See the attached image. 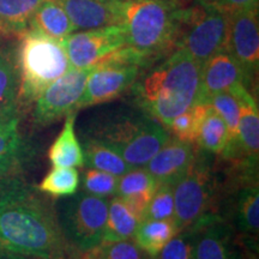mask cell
<instances>
[{
    "label": "cell",
    "instance_id": "3",
    "mask_svg": "<svg viewBox=\"0 0 259 259\" xmlns=\"http://www.w3.org/2000/svg\"><path fill=\"white\" fill-rule=\"evenodd\" d=\"M183 9L179 0H122L120 25L132 63L145 70L176 50Z\"/></svg>",
    "mask_w": 259,
    "mask_h": 259
},
{
    "label": "cell",
    "instance_id": "24",
    "mask_svg": "<svg viewBox=\"0 0 259 259\" xmlns=\"http://www.w3.org/2000/svg\"><path fill=\"white\" fill-rule=\"evenodd\" d=\"M179 234L173 220H143L136 231L135 244L149 257L156 258L164 245Z\"/></svg>",
    "mask_w": 259,
    "mask_h": 259
},
{
    "label": "cell",
    "instance_id": "34",
    "mask_svg": "<svg viewBox=\"0 0 259 259\" xmlns=\"http://www.w3.org/2000/svg\"><path fill=\"white\" fill-rule=\"evenodd\" d=\"M164 245L157 259H193V241L189 232H181Z\"/></svg>",
    "mask_w": 259,
    "mask_h": 259
},
{
    "label": "cell",
    "instance_id": "19",
    "mask_svg": "<svg viewBox=\"0 0 259 259\" xmlns=\"http://www.w3.org/2000/svg\"><path fill=\"white\" fill-rule=\"evenodd\" d=\"M157 186L158 183L149 173L147 168H131L121 177H119L115 196L127 202L144 218L148 204Z\"/></svg>",
    "mask_w": 259,
    "mask_h": 259
},
{
    "label": "cell",
    "instance_id": "18",
    "mask_svg": "<svg viewBox=\"0 0 259 259\" xmlns=\"http://www.w3.org/2000/svg\"><path fill=\"white\" fill-rule=\"evenodd\" d=\"M21 119L0 124V177L21 174L34 157V147L19 128Z\"/></svg>",
    "mask_w": 259,
    "mask_h": 259
},
{
    "label": "cell",
    "instance_id": "26",
    "mask_svg": "<svg viewBox=\"0 0 259 259\" xmlns=\"http://www.w3.org/2000/svg\"><path fill=\"white\" fill-rule=\"evenodd\" d=\"M44 0H0V23L6 36H22Z\"/></svg>",
    "mask_w": 259,
    "mask_h": 259
},
{
    "label": "cell",
    "instance_id": "7",
    "mask_svg": "<svg viewBox=\"0 0 259 259\" xmlns=\"http://www.w3.org/2000/svg\"><path fill=\"white\" fill-rule=\"evenodd\" d=\"M229 14L204 0L184 6L177 48L203 65L210 57L226 50Z\"/></svg>",
    "mask_w": 259,
    "mask_h": 259
},
{
    "label": "cell",
    "instance_id": "37",
    "mask_svg": "<svg viewBox=\"0 0 259 259\" xmlns=\"http://www.w3.org/2000/svg\"><path fill=\"white\" fill-rule=\"evenodd\" d=\"M4 36H6V34H5L4 28H3L2 23H0V37H4Z\"/></svg>",
    "mask_w": 259,
    "mask_h": 259
},
{
    "label": "cell",
    "instance_id": "13",
    "mask_svg": "<svg viewBox=\"0 0 259 259\" xmlns=\"http://www.w3.org/2000/svg\"><path fill=\"white\" fill-rule=\"evenodd\" d=\"M194 158V144L169 137L145 168L158 184L176 185L190 169Z\"/></svg>",
    "mask_w": 259,
    "mask_h": 259
},
{
    "label": "cell",
    "instance_id": "1",
    "mask_svg": "<svg viewBox=\"0 0 259 259\" xmlns=\"http://www.w3.org/2000/svg\"><path fill=\"white\" fill-rule=\"evenodd\" d=\"M0 250L31 259H67L54 204L21 177H0Z\"/></svg>",
    "mask_w": 259,
    "mask_h": 259
},
{
    "label": "cell",
    "instance_id": "31",
    "mask_svg": "<svg viewBox=\"0 0 259 259\" xmlns=\"http://www.w3.org/2000/svg\"><path fill=\"white\" fill-rule=\"evenodd\" d=\"M80 259H145V255L135 241H102L92 250L83 252Z\"/></svg>",
    "mask_w": 259,
    "mask_h": 259
},
{
    "label": "cell",
    "instance_id": "35",
    "mask_svg": "<svg viewBox=\"0 0 259 259\" xmlns=\"http://www.w3.org/2000/svg\"><path fill=\"white\" fill-rule=\"evenodd\" d=\"M204 2L215 5L227 14L244 9H258V0H204Z\"/></svg>",
    "mask_w": 259,
    "mask_h": 259
},
{
    "label": "cell",
    "instance_id": "32",
    "mask_svg": "<svg viewBox=\"0 0 259 259\" xmlns=\"http://www.w3.org/2000/svg\"><path fill=\"white\" fill-rule=\"evenodd\" d=\"M173 216L174 185L158 184L145 210L144 220H173Z\"/></svg>",
    "mask_w": 259,
    "mask_h": 259
},
{
    "label": "cell",
    "instance_id": "8",
    "mask_svg": "<svg viewBox=\"0 0 259 259\" xmlns=\"http://www.w3.org/2000/svg\"><path fill=\"white\" fill-rule=\"evenodd\" d=\"M216 197V179L208 164L194 158L190 169L174 185V216L178 232H191L210 220Z\"/></svg>",
    "mask_w": 259,
    "mask_h": 259
},
{
    "label": "cell",
    "instance_id": "12",
    "mask_svg": "<svg viewBox=\"0 0 259 259\" xmlns=\"http://www.w3.org/2000/svg\"><path fill=\"white\" fill-rule=\"evenodd\" d=\"M71 67L84 69L100 63L112 52L125 46L120 24L72 32L61 41Z\"/></svg>",
    "mask_w": 259,
    "mask_h": 259
},
{
    "label": "cell",
    "instance_id": "17",
    "mask_svg": "<svg viewBox=\"0 0 259 259\" xmlns=\"http://www.w3.org/2000/svg\"><path fill=\"white\" fill-rule=\"evenodd\" d=\"M239 102L238 144L242 160L258 163L259 112L254 97L244 84H236L228 90Z\"/></svg>",
    "mask_w": 259,
    "mask_h": 259
},
{
    "label": "cell",
    "instance_id": "9",
    "mask_svg": "<svg viewBox=\"0 0 259 259\" xmlns=\"http://www.w3.org/2000/svg\"><path fill=\"white\" fill-rule=\"evenodd\" d=\"M96 65L76 69L70 67L63 76L51 83L32 105V122L37 127L53 124L76 111L77 102Z\"/></svg>",
    "mask_w": 259,
    "mask_h": 259
},
{
    "label": "cell",
    "instance_id": "23",
    "mask_svg": "<svg viewBox=\"0 0 259 259\" xmlns=\"http://www.w3.org/2000/svg\"><path fill=\"white\" fill-rule=\"evenodd\" d=\"M143 215L118 196H113L108 203V213L103 241H121L134 238Z\"/></svg>",
    "mask_w": 259,
    "mask_h": 259
},
{
    "label": "cell",
    "instance_id": "2",
    "mask_svg": "<svg viewBox=\"0 0 259 259\" xmlns=\"http://www.w3.org/2000/svg\"><path fill=\"white\" fill-rule=\"evenodd\" d=\"M202 65L176 48L169 56L144 70L132 85L138 108L168 127L174 118L198 102Z\"/></svg>",
    "mask_w": 259,
    "mask_h": 259
},
{
    "label": "cell",
    "instance_id": "20",
    "mask_svg": "<svg viewBox=\"0 0 259 259\" xmlns=\"http://www.w3.org/2000/svg\"><path fill=\"white\" fill-rule=\"evenodd\" d=\"M191 232L197 235L193 242V259H233L229 232L225 223L215 218Z\"/></svg>",
    "mask_w": 259,
    "mask_h": 259
},
{
    "label": "cell",
    "instance_id": "29",
    "mask_svg": "<svg viewBox=\"0 0 259 259\" xmlns=\"http://www.w3.org/2000/svg\"><path fill=\"white\" fill-rule=\"evenodd\" d=\"M38 191L54 198H66L77 192L79 173L76 168L54 167L36 186Z\"/></svg>",
    "mask_w": 259,
    "mask_h": 259
},
{
    "label": "cell",
    "instance_id": "14",
    "mask_svg": "<svg viewBox=\"0 0 259 259\" xmlns=\"http://www.w3.org/2000/svg\"><path fill=\"white\" fill-rule=\"evenodd\" d=\"M18 41L0 42V124L21 119Z\"/></svg>",
    "mask_w": 259,
    "mask_h": 259
},
{
    "label": "cell",
    "instance_id": "16",
    "mask_svg": "<svg viewBox=\"0 0 259 259\" xmlns=\"http://www.w3.org/2000/svg\"><path fill=\"white\" fill-rule=\"evenodd\" d=\"M236 84L245 85L241 69L226 50L219 52L202 65L198 102L206 103L213 94L228 92Z\"/></svg>",
    "mask_w": 259,
    "mask_h": 259
},
{
    "label": "cell",
    "instance_id": "21",
    "mask_svg": "<svg viewBox=\"0 0 259 259\" xmlns=\"http://www.w3.org/2000/svg\"><path fill=\"white\" fill-rule=\"evenodd\" d=\"M77 111L69 113L65 118L64 127L59 136L51 145L48 158L52 166L64 168H76L84 166L82 144L76 135Z\"/></svg>",
    "mask_w": 259,
    "mask_h": 259
},
{
    "label": "cell",
    "instance_id": "11",
    "mask_svg": "<svg viewBox=\"0 0 259 259\" xmlns=\"http://www.w3.org/2000/svg\"><path fill=\"white\" fill-rule=\"evenodd\" d=\"M226 51L241 69L247 88L253 83L259 69L258 9H244L229 14Z\"/></svg>",
    "mask_w": 259,
    "mask_h": 259
},
{
    "label": "cell",
    "instance_id": "27",
    "mask_svg": "<svg viewBox=\"0 0 259 259\" xmlns=\"http://www.w3.org/2000/svg\"><path fill=\"white\" fill-rule=\"evenodd\" d=\"M82 149L84 164L89 168L107 171L115 177H121L132 168L118 153L94 139L84 138Z\"/></svg>",
    "mask_w": 259,
    "mask_h": 259
},
{
    "label": "cell",
    "instance_id": "5",
    "mask_svg": "<svg viewBox=\"0 0 259 259\" xmlns=\"http://www.w3.org/2000/svg\"><path fill=\"white\" fill-rule=\"evenodd\" d=\"M18 65L21 113L32 107L44 90L71 67L60 41L31 30L18 37Z\"/></svg>",
    "mask_w": 259,
    "mask_h": 259
},
{
    "label": "cell",
    "instance_id": "30",
    "mask_svg": "<svg viewBox=\"0 0 259 259\" xmlns=\"http://www.w3.org/2000/svg\"><path fill=\"white\" fill-rule=\"evenodd\" d=\"M208 107L209 103H196L183 114L174 118L167 130H169L174 137L179 141L196 144L197 139H198L200 124H202Z\"/></svg>",
    "mask_w": 259,
    "mask_h": 259
},
{
    "label": "cell",
    "instance_id": "10",
    "mask_svg": "<svg viewBox=\"0 0 259 259\" xmlns=\"http://www.w3.org/2000/svg\"><path fill=\"white\" fill-rule=\"evenodd\" d=\"M142 71L137 65L103 58L88 77L76 111L120 97L132 88Z\"/></svg>",
    "mask_w": 259,
    "mask_h": 259
},
{
    "label": "cell",
    "instance_id": "25",
    "mask_svg": "<svg viewBox=\"0 0 259 259\" xmlns=\"http://www.w3.org/2000/svg\"><path fill=\"white\" fill-rule=\"evenodd\" d=\"M235 223L246 238L257 239L259 232V186L258 181L245 184L235 199Z\"/></svg>",
    "mask_w": 259,
    "mask_h": 259
},
{
    "label": "cell",
    "instance_id": "6",
    "mask_svg": "<svg viewBox=\"0 0 259 259\" xmlns=\"http://www.w3.org/2000/svg\"><path fill=\"white\" fill-rule=\"evenodd\" d=\"M108 198L84 191L66 197L56 206L60 231L70 250L87 252L103 241Z\"/></svg>",
    "mask_w": 259,
    "mask_h": 259
},
{
    "label": "cell",
    "instance_id": "36",
    "mask_svg": "<svg viewBox=\"0 0 259 259\" xmlns=\"http://www.w3.org/2000/svg\"><path fill=\"white\" fill-rule=\"evenodd\" d=\"M0 259H31V258L24 257V255H21L17 253H12V252L0 250Z\"/></svg>",
    "mask_w": 259,
    "mask_h": 259
},
{
    "label": "cell",
    "instance_id": "4",
    "mask_svg": "<svg viewBox=\"0 0 259 259\" xmlns=\"http://www.w3.org/2000/svg\"><path fill=\"white\" fill-rule=\"evenodd\" d=\"M84 138L100 142L136 168L147 166L168 141L169 132L141 108L115 109L94 119Z\"/></svg>",
    "mask_w": 259,
    "mask_h": 259
},
{
    "label": "cell",
    "instance_id": "33",
    "mask_svg": "<svg viewBox=\"0 0 259 259\" xmlns=\"http://www.w3.org/2000/svg\"><path fill=\"white\" fill-rule=\"evenodd\" d=\"M119 177L102 171L95 168H89L83 173L82 186L84 192L95 197L108 198L115 196Z\"/></svg>",
    "mask_w": 259,
    "mask_h": 259
},
{
    "label": "cell",
    "instance_id": "22",
    "mask_svg": "<svg viewBox=\"0 0 259 259\" xmlns=\"http://www.w3.org/2000/svg\"><path fill=\"white\" fill-rule=\"evenodd\" d=\"M28 30L63 41L74 30L69 16L57 0H44L29 22Z\"/></svg>",
    "mask_w": 259,
    "mask_h": 259
},
{
    "label": "cell",
    "instance_id": "28",
    "mask_svg": "<svg viewBox=\"0 0 259 259\" xmlns=\"http://www.w3.org/2000/svg\"><path fill=\"white\" fill-rule=\"evenodd\" d=\"M228 130L226 122L209 105L200 124L197 143L208 153L222 155L228 147Z\"/></svg>",
    "mask_w": 259,
    "mask_h": 259
},
{
    "label": "cell",
    "instance_id": "15",
    "mask_svg": "<svg viewBox=\"0 0 259 259\" xmlns=\"http://www.w3.org/2000/svg\"><path fill=\"white\" fill-rule=\"evenodd\" d=\"M74 30H90L120 24L122 0H57Z\"/></svg>",
    "mask_w": 259,
    "mask_h": 259
},
{
    "label": "cell",
    "instance_id": "39",
    "mask_svg": "<svg viewBox=\"0 0 259 259\" xmlns=\"http://www.w3.org/2000/svg\"><path fill=\"white\" fill-rule=\"evenodd\" d=\"M145 259H156V258H153V257H150V258H147V257H145Z\"/></svg>",
    "mask_w": 259,
    "mask_h": 259
},
{
    "label": "cell",
    "instance_id": "38",
    "mask_svg": "<svg viewBox=\"0 0 259 259\" xmlns=\"http://www.w3.org/2000/svg\"><path fill=\"white\" fill-rule=\"evenodd\" d=\"M248 259H258V255H257V253H251V255H250V258Z\"/></svg>",
    "mask_w": 259,
    "mask_h": 259
}]
</instances>
